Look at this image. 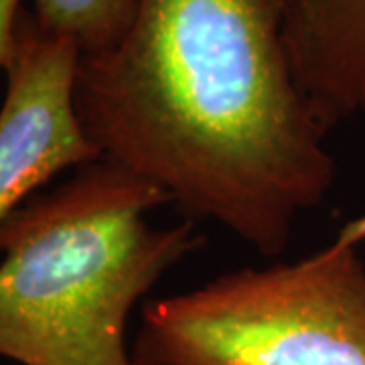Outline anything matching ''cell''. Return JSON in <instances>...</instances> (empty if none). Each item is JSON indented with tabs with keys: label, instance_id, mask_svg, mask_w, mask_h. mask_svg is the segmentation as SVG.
Returning <instances> with one entry per match:
<instances>
[{
	"label": "cell",
	"instance_id": "7a4b0ae2",
	"mask_svg": "<svg viewBox=\"0 0 365 365\" xmlns=\"http://www.w3.org/2000/svg\"><path fill=\"white\" fill-rule=\"evenodd\" d=\"M170 203L98 158L31 197L0 227V357L19 365H134L126 327L205 237L193 220L155 227Z\"/></svg>",
	"mask_w": 365,
	"mask_h": 365
},
{
	"label": "cell",
	"instance_id": "3957f363",
	"mask_svg": "<svg viewBox=\"0 0 365 365\" xmlns=\"http://www.w3.org/2000/svg\"><path fill=\"white\" fill-rule=\"evenodd\" d=\"M365 215L297 262L146 302L134 365H365Z\"/></svg>",
	"mask_w": 365,
	"mask_h": 365
},
{
	"label": "cell",
	"instance_id": "5b68a950",
	"mask_svg": "<svg viewBox=\"0 0 365 365\" xmlns=\"http://www.w3.org/2000/svg\"><path fill=\"white\" fill-rule=\"evenodd\" d=\"M284 39L321 130L365 116V0H288Z\"/></svg>",
	"mask_w": 365,
	"mask_h": 365
},
{
	"label": "cell",
	"instance_id": "6da1fadb",
	"mask_svg": "<svg viewBox=\"0 0 365 365\" xmlns=\"http://www.w3.org/2000/svg\"><path fill=\"white\" fill-rule=\"evenodd\" d=\"M287 11L288 0H140L126 37L79 57L76 76L100 157L264 258L287 250L337 173L292 73Z\"/></svg>",
	"mask_w": 365,
	"mask_h": 365
},
{
	"label": "cell",
	"instance_id": "8992f818",
	"mask_svg": "<svg viewBox=\"0 0 365 365\" xmlns=\"http://www.w3.org/2000/svg\"><path fill=\"white\" fill-rule=\"evenodd\" d=\"M51 33L76 41L81 57L110 51L130 31L140 0H31Z\"/></svg>",
	"mask_w": 365,
	"mask_h": 365
},
{
	"label": "cell",
	"instance_id": "52a82bcc",
	"mask_svg": "<svg viewBox=\"0 0 365 365\" xmlns=\"http://www.w3.org/2000/svg\"><path fill=\"white\" fill-rule=\"evenodd\" d=\"M23 6V0H0V69H4L11 59L16 19Z\"/></svg>",
	"mask_w": 365,
	"mask_h": 365
},
{
	"label": "cell",
	"instance_id": "277c9868",
	"mask_svg": "<svg viewBox=\"0 0 365 365\" xmlns=\"http://www.w3.org/2000/svg\"><path fill=\"white\" fill-rule=\"evenodd\" d=\"M79 57L76 41L21 9L0 108V227L59 173L102 158L76 110Z\"/></svg>",
	"mask_w": 365,
	"mask_h": 365
}]
</instances>
